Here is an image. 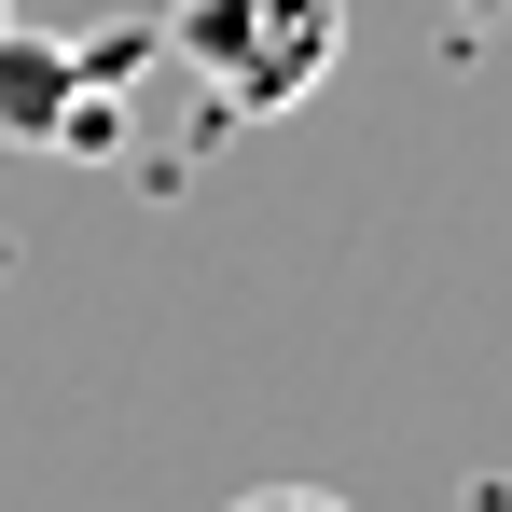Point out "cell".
Segmentation results:
<instances>
[{"instance_id":"1","label":"cell","mask_w":512,"mask_h":512,"mask_svg":"<svg viewBox=\"0 0 512 512\" xmlns=\"http://www.w3.org/2000/svg\"><path fill=\"white\" fill-rule=\"evenodd\" d=\"M180 56L222 111H305L346 56L333 0H180Z\"/></svg>"},{"instance_id":"2","label":"cell","mask_w":512,"mask_h":512,"mask_svg":"<svg viewBox=\"0 0 512 512\" xmlns=\"http://www.w3.org/2000/svg\"><path fill=\"white\" fill-rule=\"evenodd\" d=\"M0 139H28V153H111V97L84 84L70 28H14L0 14Z\"/></svg>"},{"instance_id":"3","label":"cell","mask_w":512,"mask_h":512,"mask_svg":"<svg viewBox=\"0 0 512 512\" xmlns=\"http://www.w3.org/2000/svg\"><path fill=\"white\" fill-rule=\"evenodd\" d=\"M236 512H346V499H319V485H263V499H236Z\"/></svg>"}]
</instances>
